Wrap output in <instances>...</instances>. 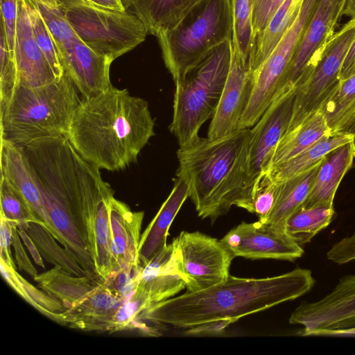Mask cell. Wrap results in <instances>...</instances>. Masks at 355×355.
Instances as JSON below:
<instances>
[{"mask_svg":"<svg viewBox=\"0 0 355 355\" xmlns=\"http://www.w3.org/2000/svg\"><path fill=\"white\" fill-rule=\"evenodd\" d=\"M109 215L114 274L141 263L139 246L144 212L132 211L128 205L112 196L109 200Z\"/></svg>","mask_w":355,"mask_h":355,"instance_id":"44dd1931","label":"cell"},{"mask_svg":"<svg viewBox=\"0 0 355 355\" xmlns=\"http://www.w3.org/2000/svg\"><path fill=\"white\" fill-rule=\"evenodd\" d=\"M59 52L64 71L83 98L96 95L112 85L110 68L112 61L93 51L79 38Z\"/></svg>","mask_w":355,"mask_h":355,"instance_id":"e0dca14e","label":"cell"},{"mask_svg":"<svg viewBox=\"0 0 355 355\" xmlns=\"http://www.w3.org/2000/svg\"><path fill=\"white\" fill-rule=\"evenodd\" d=\"M318 0H304L297 19L271 54L253 76V87L246 113L260 117L279 91L293 56Z\"/></svg>","mask_w":355,"mask_h":355,"instance_id":"4fadbf2b","label":"cell"},{"mask_svg":"<svg viewBox=\"0 0 355 355\" xmlns=\"http://www.w3.org/2000/svg\"><path fill=\"white\" fill-rule=\"evenodd\" d=\"M329 135H331L330 129L320 110L286 132L275 148L268 172Z\"/></svg>","mask_w":355,"mask_h":355,"instance_id":"f1b7e54d","label":"cell"},{"mask_svg":"<svg viewBox=\"0 0 355 355\" xmlns=\"http://www.w3.org/2000/svg\"><path fill=\"white\" fill-rule=\"evenodd\" d=\"M0 269L7 284L24 300L46 317L54 320L65 311L62 304L42 289L27 282L16 270L0 259Z\"/></svg>","mask_w":355,"mask_h":355,"instance_id":"d6a6232c","label":"cell"},{"mask_svg":"<svg viewBox=\"0 0 355 355\" xmlns=\"http://www.w3.org/2000/svg\"><path fill=\"white\" fill-rule=\"evenodd\" d=\"M0 165L1 178H4L25 199L41 225L62 245V241L47 214L22 147L1 138Z\"/></svg>","mask_w":355,"mask_h":355,"instance_id":"d6986e66","label":"cell"},{"mask_svg":"<svg viewBox=\"0 0 355 355\" xmlns=\"http://www.w3.org/2000/svg\"><path fill=\"white\" fill-rule=\"evenodd\" d=\"M21 225L31 236L45 261L54 266L64 269L72 275L91 277L69 252L57 243V240L43 225L35 222Z\"/></svg>","mask_w":355,"mask_h":355,"instance_id":"1f68e13d","label":"cell"},{"mask_svg":"<svg viewBox=\"0 0 355 355\" xmlns=\"http://www.w3.org/2000/svg\"><path fill=\"white\" fill-rule=\"evenodd\" d=\"M347 0H318L283 79L280 91L302 87L344 15Z\"/></svg>","mask_w":355,"mask_h":355,"instance_id":"5bb4252c","label":"cell"},{"mask_svg":"<svg viewBox=\"0 0 355 355\" xmlns=\"http://www.w3.org/2000/svg\"><path fill=\"white\" fill-rule=\"evenodd\" d=\"M343 15L355 19V0H347Z\"/></svg>","mask_w":355,"mask_h":355,"instance_id":"f907efd6","label":"cell"},{"mask_svg":"<svg viewBox=\"0 0 355 355\" xmlns=\"http://www.w3.org/2000/svg\"><path fill=\"white\" fill-rule=\"evenodd\" d=\"M0 40V108H1L19 87V73L15 53L9 49L6 37L1 28Z\"/></svg>","mask_w":355,"mask_h":355,"instance_id":"f35d334b","label":"cell"},{"mask_svg":"<svg viewBox=\"0 0 355 355\" xmlns=\"http://www.w3.org/2000/svg\"><path fill=\"white\" fill-rule=\"evenodd\" d=\"M142 268L141 263L122 268L112 274L104 284L125 300L136 290Z\"/></svg>","mask_w":355,"mask_h":355,"instance_id":"ab89813d","label":"cell"},{"mask_svg":"<svg viewBox=\"0 0 355 355\" xmlns=\"http://www.w3.org/2000/svg\"><path fill=\"white\" fill-rule=\"evenodd\" d=\"M189 197L188 184L177 177L168 198L141 235L139 261L146 266L159 251L166 246L171 225L184 201Z\"/></svg>","mask_w":355,"mask_h":355,"instance_id":"603a6c76","label":"cell"},{"mask_svg":"<svg viewBox=\"0 0 355 355\" xmlns=\"http://www.w3.org/2000/svg\"><path fill=\"white\" fill-rule=\"evenodd\" d=\"M355 74V38L352 42L342 64L340 79L344 80Z\"/></svg>","mask_w":355,"mask_h":355,"instance_id":"7dc6e473","label":"cell"},{"mask_svg":"<svg viewBox=\"0 0 355 355\" xmlns=\"http://www.w3.org/2000/svg\"><path fill=\"white\" fill-rule=\"evenodd\" d=\"M22 149L62 245L96 276L94 221L99 202L113 196V189L67 136L40 139Z\"/></svg>","mask_w":355,"mask_h":355,"instance_id":"6da1fadb","label":"cell"},{"mask_svg":"<svg viewBox=\"0 0 355 355\" xmlns=\"http://www.w3.org/2000/svg\"><path fill=\"white\" fill-rule=\"evenodd\" d=\"M148 102L112 85L80 99L67 134L76 151L99 169L123 170L155 135Z\"/></svg>","mask_w":355,"mask_h":355,"instance_id":"3957f363","label":"cell"},{"mask_svg":"<svg viewBox=\"0 0 355 355\" xmlns=\"http://www.w3.org/2000/svg\"><path fill=\"white\" fill-rule=\"evenodd\" d=\"M354 137H355V132H354Z\"/></svg>","mask_w":355,"mask_h":355,"instance_id":"816d5d0a","label":"cell"},{"mask_svg":"<svg viewBox=\"0 0 355 355\" xmlns=\"http://www.w3.org/2000/svg\"><path fill=\"white\" fill-rule=\"evenodd\" d=\"M253 77L249 63L232 46L230 69L220 100L209 126L207 137L216 139L238 130L249 101Z\"/></svg>","mask_w":355,"mask_h":355,"instance_id":"2e32d148","label":"cell"},{"mask_svg":"<svg viewBox=\"0 0 355 355\" xmlns=\"http://www.w3.org/2000/svg\"><path fill=\"white\" fill-rule=\"evenodd\" d=\"M93 4L116 10H124L121 0H86Z\"/></svg>","mask_w":355,"mask_h":355,"instance_id":"681fc988","label":"cell"},{"mask_svg":"<svg viewBox=\"0 0 355 355\" xmlns=\"http://www.w3.org/2000/svg\"><path fill=\"white\" fill-rule=\"evenodd\" d=\"M111 197L101 200L94 221V265L96 272L103 282H105L113 272L109 215V200Z\"/></svg>","mask_w":355,"mask_h":355,"instance_id":"836d02e7","label":"cell"},{"mask_svg":"<svg viewBox=\"0 0 355 355\" xmlns=\"http://www.w3.org/2000/svg\"><path fill=\"white\" fill-rule=\"evenodd\" d=\"M232 33L231 0H200L173 26L159 33L163 59L174 83Z\"/></svg>","mask_w":355,"mask_h":355,"instance_id":"8992f818","label":"cell"},{"mask_svg":"<svg viewBox=\"0 0 355 355\" xmlns=\"http://www.w3.org/2000/svg\"><path fill=\"white\" fill-rule=\"evenodd\" d=\"M65 17L78 37L112 62L144 42L148 33L141 21L86 0H61Z\"/></svg>","mask_w":355,"mask_h":355,"instance_id":"ba28073f","label":"cell"},{"mask_svg":"<svg viewBox=\"0 0 355 355\" xmlns=\"http://www.w3.org/2000/svg\"><path fill=\"white\" fill-rule=\"evenodd\" d=\"M304 0H285L266 27L254 38L249 59L252 76L271 54L299 15Z\"/></svg>","mask_w":355,"mask_h":355,"instance_id":"4316f807","label":"cell"},{"mask_svg":"<svg viewBox=\"0 0 355 355\" xmlns=\"http://www.w3.org/2000/svg\"><path fill=\"white\" fill-rule=\"evenodd\" d=\"M353 140L355 137L350 133L324 137L295 157L273 168L263 178L272 183L280 184L311 169L329 152Z\"/></svg>","mask_w":355,"mask_h":355,"instance_id":"f546056e","label":"cell"},{"mask_svg":"<svg viewBox=\"0 0 355 355\" xmlns=\"http://www.w3.org/2000/svg\"><path fill=\"white\" fill-rule=\"evenodd\" d=\"M355 38V19H350L327 44L306 83L295 90L293 114L286 131L322 109L338 90L345 55Z\"/></svg>","mask_w":355,"mask_h":355,"instance_id":"9c48e42d","label":"cell"},{"mask_svg":"<svg viewBox=\"0 0 355 355\" xmlns=\"http://www.w3.org/2000/svg\"><path fill=\"white\" fill-rule=\"evenodd\" d=\"M235 258L273 259L293 261L302 256V246L286 234L277 232L259 220L242 222L220 240Z\"/></svg>","mask_w":355,"mask_h":355,"instance_id":"9a60e30c","label":"cell"},{"mask_svg":"<svg viewBox=\"0 0 355 355\" xmlns=\"http://www.w3.org/2000/svg\"><path fill=\"white\" fill-rule=\"evenodd\" d=\"M11 245L15 250L17 268L20 270L24 271L34 278L38 274L37 270L33 266L27 256V254L21 244V237L18 233L17 225L15 223L12 226Z\"/></svg>","mask_w":355,"mask_h":355,"instance_id":"f6af8a7d","label":"cell"},{"mask_svg":"<svg viewBox=\"0 0 355 355\" xmlns=\"http://www.w3.org/2000/svg\"><path fill=\"white\" fill-rule=\"evenodd\" d=\"M250 128L225 136L198 137L177 151L176 175L189 185L198 216L214 223L232 206L244 208Z\"/></svg>","mask_w":355,"mask_h":355,"instance_id":"277c9868","label":"cell"},{"mask_svg":"<svg viewBox=\"0 0 355 355\" xmlns=\"http://www.w3.org/2000/svg\"><path fill=\"white\" fill-rule=\"evenodd\" d=\"M34 1L59 50L78 38L65 17L61 0Z\"/></svg>","mask_w":355,"mask_h":355,"instance_id":"e575fe53","label":"cell"},{"mask_svg":"<svg viewBox=\"0 0 355 355\" xmlns=\"http://www.w3.org/2000/svg\"><path fill=\"white\" fill-rule=\"evenodd\" d=\"M327 257L340 265L355 261V233L334 243L327 252Z\"/></svg>","mask_w":355,"mask_h":355,"instance_id":"ee69618b","label":"cell"},{"mask_svg":"<svg viewBox=\"0 0 355 355\" xmlns=\"http://www.w3.org/2000/svg\"><path fill=\"white\" fill-rule=\"evenodd\" d=\"M14 53L19 87L41 86L56 79L35 40L25 0H18Z\"/></svg>","mask_w":355,"mask_h":355,"instance_id":"ac0fdd59","label":"cell"},{"mask_svg":"<svg viewBox=\"0 0 355 355\" xmlns=\"http://www.w3.org/2000/svg\"><path fill=\"white\" fill-rule=\"evenodd\" d=\"M124 301L103 282L77 305L60 313L55 321L76 329L110 332L114 316Z\"/></svg>","mask_w":355,"mask_h":355,"instance_id":"7402d4cb","label":"cell"},{"mask_svg":"<svg viewBox=\"0 0 355 355\" xmlns=\"http://www.w3.org/2000/svg\"><path fill=\"white\" fill-rule=\"evenodd\" d=\"M185 288L178 253L171 243L143 266L136 291L149 302L157 303L171 298Z\"/></svg>","mask_w":355,"mask_h":355,"instance_id":"ffe728a7","label":"cell"},{"mask_svg":"<svg viewBox=\"0 0 355 355\" xmlns=\"http://www.w3.org/2000/svg\"><path fill=\"white\" fill-rule=\"evenodd\" d=\"M35 40L47 59L56 79L64 73L58 47L41 17L34 0H25Z\"/></svg>","mask_w":355,"mask_h":355,"instance_id":"d590c367","label":"cell"},{"mask_svg":"<svg viewBox=\"0 0 355 355\" xmlns=\"http://www.w3.org/2000/svg\"><path fill=\"white\" fill-rule=\"evenodd\" d=\"M0 216L16 225L40 222L25 199L3 178L0 180Z\"/></svg>","mask_w":355,"mask_h":355,"instance_id":"74e56055","label":"cell"},{"mask_svg":"<svg viewBox=\"0 0 355 355\" xmlns=\"http://www.w3.org/2000/svg\"><path fill=\"white\" fill-rule=\"evenodd\" d=\"M33 279L40 289L57 299L65 310L77 305L104 282L100 278L72 275L59 266L37 274Z\"/></svg>","mask_w":355,"mask_h":355,"instance_id":"d4e9b609","label":"cell"},{"mask_svg":"<svg viewBox=\"0 0 355 355\" xmlns=\"http://www.w3.org/2000/svg\"><path fill=\"white\" fill-rule=\"evenodd\" d=\"M233 13L232 46L249 63L253 42L252 8L253 0H231Z\"/></svg>","mask_w":355,"mask_h":355,"instance_id":"8d00e7d4","label":"cell"},{"mask_svg":"<svg viewBox=\"0 0 355 355\" xmlns=\"http://www.w3.org/2000/svg\"><path fill=\"white\" fill-rule=\"evenodd\" d=\"M289 323L302 325V336L355 337V274L341 277L322 299L302 302Z\"/></svg>","mask_w":355,"mask_h":355,"instance_id":"30bf717a","label":"cell"},{"mask_svg":"<svg viewBox=\"0 0 355 355\" xmlns=\"http://www.w3.org/2000/svg\"><path fill=\"white\" fill-rule=\"evenodd\" d=\"M172 243L178 253L187 292L206 289L229 277L234 257L220 240L200 232L182 231Z\"/></svg>","mask_w":355,"mask_h":355,"instance_id":"7c38bea8","label":"cell"},{"mask_svg":"<svg viewBox=\"0 0 355 355\" xmlns=\"http://www.w3.org/2000/svg\"><path fill=\"white\" fill-rule=\"evenodd\" d=\"M17 12L18 0H1V28L6 37L9 49L12 52L15 49Z\"/></svg>","mask_w":355,"mask_h":355,"instance_id":"7bdbcfd3","label":"cell"},{"mask_svg":"<svg viewBox=\"0 0 355 355\" xmlns=\"http://www.w3.org/2000/svg\"><path fill=\"white\" fill-rule=\"evenodd\" d=\"M232 38L213 48L179 82L175 83L169 129L180 147L199 137L200 127L211 119L228 75Z\"/></svg>","mask_w":355,"mask_h":355,"instance_id":"52a82bcc","label":"cell"},{"mask_svg":"<svg viewBox=\"0 0 355 355\" xmlns=\"http://www.w3.org/2000/svg\"><path fill=\"white\" fill-rule=\"evenodd\" d=\"M77 88L64 71L37 87H18L0 108V137L23 147L46 137L67 136L80 103Z\"/></svg>","mask_w":355,"mask_h":355,"instance_id":"5b68a950","label":"cell"},{"mask_svg":"<svg viewBox=\"0 0 355 355\" xmlns=\"http://www.w3.org/2000/svg\"><path fill=\"white\" fill-rule=\"evenodd\" d=\"M321 162L311 169L279 184L275 205L261 223L277 232L286 234V220L308 198Z\"/></svg>","mask_w":355,"mask_h":355,"instance_id":"484cf974","label":"cell"},{"mask_svg":"<svg viewBox=\"0 0 355 355\" xmlns=\"http://www.w3.org/2000/svg\"><path fill=\"white\" fill-rule=\"evenodd\" d=\"M18 233L22 239L24 245L27 248L29 253L33 257L34 262L39 266L42 268H44V264L43 262L42 257L41 256L40 252L38 251L35 244L31 238V236L26 232L24 228L21 225H17Z\"/></svg>","mask_w":355,"mask_h":355,"instance_id":"c3c4849f","label":"cell"},{"mask_svg":"<svg viewBox=\"0 0 355 355\" xmlns=\"http://www.w3.org/2000/svg\"><path fill=\"white\" fill-rule=\"evenodd\" d=\"M334 213V205L309 208L301 206L286 219L285 233L302 246L330 224Z\"/></svg>","mask_w":355,"mask_h":355,"instance_id":"4dcf8cb0","label":"cell"},{"mask_svg":"<svg viewBox=\"0 0 355 355\" xmlns=\"http://www.w3.org/2000/svg\"><path fill=\"white\" fill-rule=\"evenodd\" d=\"M295 89L278 92L250 128L245 209L250 212L254 192L268 171L275 148L290 124Z\"/></svg>","mask_w":355,"mask_h":355,"instance_id":"8fae6325","label":"cell"},{"mask_svg":"<svg viewBox=\"0 0 355 355\" xmlns=\"http://www.w3.org/2000/svg\"><path fill=\"white\" fill-rule=\"evenodd\" d=\"M284 1L253 0L251 15L253 40L266 27Z\"/></svg>","mask_w":355,"mask_h":355,"instance_id":"b9f144b4","label":"cell"},{"mask_svg":"<svg viewBox=\"0 0 355 355\" xmlns=\"http://www.w3.org/2000/svg\"><path fill=\"white\" fill-rule=\"evenodd\" d=\"M279 191V184L272 183L262 178L257 188L252 202L250 212L259 216V221L263 223L271 212Z\"/></svg>","mask_w":355,"mask_h":355,"instance_id":"60d3db41","label":"cell"},{"mask_svg":"<svg viewBox=\"0 0 355 355\" xmlns=\"http://www.w3.org/2000/svg\"><path fill=\"white\" fill-rule=\"evenodd\" d=\"M200 0H121L125 10L144 24L148 33L157 35L173 26Z\"/></svg>","mask_w":355,"mask_h":355,"instance_id":"83f0119b","label":"cell"},{"mask_svg":"<svg viewBox=\"0 0 355 355\" xmlns=\"http://www.w3.org/2000/svg\"><path fill=\"white\" fill-rule=\"evenodd\" d=\"M314 284L311 271L301 268L264 278L230 275L206 289L146 305L135 317L132 327L141 334L156 336V326L162 324L188 330L210 323L227 327L248 315L294 300Z\"/></svg>","mask_w":355,"mask_h":355,"instance_id":"7a4b0ae2","label":"cell"},{"mask_svg":"<svg viewBox=\"0 0 355 355\" xmlns=\"http://www.w3.org/2000/svg\"><path fill=\"white\" fill-rule=\"evenodd\" d=\"M355 159V140L331 150L321 162L308 198L302 207L333 205L338 186Z\"/></svg>","mask_w":355,"mask_h":355,"instance_id":"cb8c5ba5","label":"cell"},{"mask_svg":"<svg viewBox=\"0 0 355 355\" xmlns=\"http://www.w3.org/2000/svg\"><path fill=\"white\" fill-rule=\"evenodd\" d=\"M0 221V259L10 267L17 269L10 250L12 226L14 223L1 216Z\"/></svg>","mask_w":355,"mask_h":355,"instance_id":"bcb514c9","label":"cell"}]
</instances>
